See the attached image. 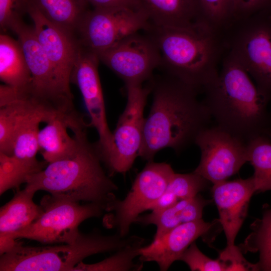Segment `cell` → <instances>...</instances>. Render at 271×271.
<instances>
[{
    "label": "cell",
    "mask_w": 271,
    "mask_h": 271,
    "mask_svg": "<svg viewBox=\"0 0 271 271\" xmlns=\"http://www.w3.org/2000/svg\"><path fill=\"white\" fill-rule=\"evenodd\" d=\"M144 242V239L139 237L102 261L93 264L79 262L73 271L139 270L143 267V262L135 263L134 260L140 256V249Z\"/></svg>",
    "instance_id": "cell-26"
},
{
    "label": "cell",
    "mask_w": 271,
    "mask_h": 271,
    "mask_svg": "<svg viewBox=\"0 0 271 271\" xmlns=\"http://www.w3.org/2000/svg\"><path fill=\"white\" fill-rule=\"evenodd\" d=\"M251 232L241 245L243 251L259 253L258 270L271 271V209L251 225Z\"/></svg>",
    "instance_id": "cell-24"
},
{
    "label": "cell",
    "mask_w": 271,
    "mask_h": 271,
    "mask_svg": "<svg viewBox=\"0 0 271 271\" xmlns=\"http://www.w3.org/2000/svg\"><path fill=\"white\" fill-rule=\"evenodd\" d=\"M29 6V0H0V28L3 33L11 31L16 23L23 20Z\"/></svg>",
    "instance_id": "cell-32"
},
{
    "label": "cell",
    "mask_w": 271,
    "mask_h": 271,
    "mask_svg": "<svg viewBox=\"0 0 271 271\" xmlns=\"http://www.w3.org/2000/svg\"><path fill=\"white\" fill-rule=\"evenodd\" d=\"M226 51L238 61L271 103V13L233 22L224 32Z\"/></svg>",
    "instance_id": "cell-6"
},
{
    "label": "cell",
    "mask_w": 271,
    "mask_h": 271,
    "mask_svg": "<svg viewBox=\"0 0 271 271\" xmlns=\"http://www.w3.org/2000/svg\"><path fill=\"white\" fill-rule=\"evenodd\" d=\"M96 54L125 85L143 84L161 63L158 46L148 33H134Z\"/></svg>",
    "instance_id": "cell-14"
},
{
    "label": "cell",
    "mask_w": 271,
    "mask_h": 271,
    "mask_svg": "<svg viewBox=\"0 0 271 271\" xmlns=\"http://www.w3.org/2000/svg\"><path fill=\"white\" fill-rule=\"evenodd\" d=\"M28 14L33 22L37 39L61 84L72 93L71 76L78 48L77 39L52 23L34 7L29 6Z\"/></svg>",
    "instance_id": "cell-16"
},
{
    "label": "cell",
    "mask_w": 271,
    "mask_h": 271,
    "mask_svg": "<svg viewBox=\"0 0 271 271\" xmlns=\"http://www.w3.org/2000/svg\"><path fill=\"white\" fill-rule=\"evenodd\" d=\"M36 192L25 188L20 190L0 209V254L8 251L17 243L11 240L15 233L33 223L42 213L41 205L33 201Z\"/></svg>",
    "instance_id": "cell-19"
},
{
    "label": "cell",
    "mask_w": 271,
    "mask_h": 271,
    "mask_svg": "<svg viewBox=\"0 0 271 271\" xmlns=\"http://www.w3.org/2000/svg\"><path fill=\"white\" fill-rule=\"evenodd\" d=\"M194 2L196 20L206 23L222 32H224L230 25L231 0H194Z\"/></svg>",
    "instance_id": "cell-28"
},
{
    "label": "cell",
    "mask_w": 271,
    "mask_h": 271,
    "mask_svg": "<svg viewBox=\"0 0 271 271\" xmlns=\"http://www.w3.org/2000/svg\"><path fill=\"white\" fill-rule=\"evenodd\" d=\"M190 199L179 200L174 205L164 210L152 211L150 214L139 216L135 222L143 225H155L157 231L153 241L159 240L170 230L182 224V210Z\"/></svg>",
    "instance_id": "cell-29"
},
{
    "label": "cell",
    "mask_w": 271,
    "mask_h": 271,
    "mask_svg": "<svg viewBox=\"0 0 271 271\" xmlns=\"http://www.w3.org/2000/svg\"><path fill=\"white\" fill-rule=\"evenodd\" d=\"M146 31L158 46L160 66L168 75L199 92L218 78V65L226 51L224 32L198 20L181 27L150 24Z\"/></svg>",
    "instance_id": "cell-4"
},
{
    "label": "cell",
    "mask_w": 271,
    "mask_h": 271,
    "mask_svg": "<svg viewBox=\"0 0 271 271\" xmlns=\"http://www.w3.org/2000/svg\"><path fill=\"white\" fill-rule=\"evenodd\" d=\"M210 202L198 194L190 199L182 210V223L195 221L202 219L204 208Z\"/></svg>",
    "instance_id": "cell-35"
},
{
    "label": "cell",
    "mask_w": 271,
    "mask_h": 271,
    "mask_svg": "<svg viewBox=\"0 0 271 271\" xmlns=\"http://www.w3.org/2000/svg\"><path fill=\"white\" fill-rule=\"evenodd\" d=\"M209 181L194 171L188 174L175 173L167 189L179 200L192 198L207 186Z\"/></svg>",
    "instance_id": "cell-30"
},
{
    "label": "cell",
    "mask_w": 271,
    "mask_h": 271,
    "mask_svg": "<svg viewBox=\"0 0 271 271\" xmlns=\"http://www.w3.org/2000/svg\"><path fill=\"white\" fill-rule=\"evenodd\" d=\"M256 192L252 177L214 184L212 193L227 246L235 245L236 235L246 217L249 203Z\"/></svg>",
    "instance_id": "cell-17"
},
{
    "label": "cell",
    "mask_w": 271,
    "mask_h": 271,
    "mask_svg": "<svg viewBox=\"0 0 271 271\" xmlns=\"http://www.w3.org/2000/svg\"><path fill=\"white\" fill-rule=\"evenodd\" d=\"M214 225V222H207L202 219L182 223L159 240L142 246L140 260L156 262L160 270H167L196 239L207 234Z\"/></svg>",
    "instance_id": "cell-18"
},
{
    "label": "cell",
    "mask_w": 271,
    "mask_h": 271,
    "mask_svg": "<svg viewBox=\"0 0 271 271\" xmlns=\"http://www.w3.org/2000/svg\"><path fill=\"white\" fill-rule=\"evenodd\" d=\"M175 173L168 164L148 162L137 176L126 196L122 200L115 199L110 203L107 211H114L112 222L121 237L126 236L140 214L148 210L166 191Z\"/></svg>",
    "instance_id": "cell-15"
},
{
    "label": "cell",
    "mask_w": 271,
    "mask_h": 271,
    "mask_svg": "<svg viewBox=\"0 0 271 271\" xmlns=\"http://www.w3.org/2000/svg\"><path fill=\"white\" fill-rule=\"evenodd\" d=\"M127 101L112 136L115 145L113 156L106 166L110 174H124L133 165L141 149L145 119L144 109L151 92L150 83L125 85Z\"/></svg>",
    "instance_id": "cell-13"
},
{
    "label": "cell",
    "mask_w": 271,
    "mask_h": 271,
    "mask_svg": "<svg viewBox=\"0 0 271 271\" xmlns=\"http://www.w3.org/2000/svg\"><path fill=\"white\" fill-rule=\"evenodd\" d=\"M194 144L201 158L194 172L213 185L226 181L248 162L247 142L217 125L201 131Z\"/></svg>",
    "instance_id": "cell-11"
},
{
    "label": "cell",
    "mask_w": 271,
    "mask_h": 271,
    "mask_svg": "<svg viewBox=\"0 0 271 271\" xmlns=\"http://www.w3.org/2000/svg\"><path fill=\"white\" fill-rule=\"evenodd\" d=\"M218 258L225 265L226 271L258 270L256 264L247 261L243 257L240 248L235 245L227 246Z\"/></svg>",
    "instance_id": "cell-34"
},
{
    "label": "cell",
    "mask_w": 271,
    "mask_h": 271,
    "mask_svg": "<svg viewBox=\"0 0 271 271\" xmlns=\"http://www.w3.org/2000/svg\"><path fill=\"white\" fill-rule=\"evenodd\" d=\"M68 125L77 138L76 150L28 177L25 187L36 192L45 191L57 198L99 204L107 210L116 199L113 193L117 187L102 167L97 144L88 139L89 123L78 113L71 118Z\"/></svg>",
    "instance_id": "cell-2"
},
{
    "label": "cell",
    "mask_w": 271,
    "mask_h": 271,
    "mask_svg": "<svg viewBox=\"0 0 271 271\" xmlns=\"http://www.w3.org/2000/svg\"><path fill=\"white\" fill-rule=\"evenodd\" d=\"M248 162L254 169L256 192L271 190V140L258 137L247 142Z\"/></svg>",
    "instance_id": "cell-25"
},
{
    "label": "cell",
    "mask_w": 271,
    "mask_h": 271,
    "mask_svg": "<svg viewBox=\"0 0 271 271\" xmlns=\"http://www.w3.org/2000/svg\"><path fill=\"white\" fill-rule=\"evenodd\" d=\"M178 200H179L173 193L166 191L149 206L148 210L153 212L161 211L174 205Z\"/></svg>",
    "instance_id": "cell-37"
},
{
    "label": "cell",
    "mask_w": 271,
    "mask_h": 271,
    "mask_svg": "<svg viewBox=\"0 0 271 271\" xmlns=\"http://www.w3.org/2000/svg\"><path fill=\"white\" fill-rule=\"evenodd\" d=\"M29 104L25 97H18L0 106V153L11 156L19 123Z\"/></svg>",
    "instance_id": "cell-27"
},
{
    "label": "cell",
    "mask_w": 271,
    "mask_h": 271,
    "mask_svg": "<svg viewBox=\"0 0 271 271\" xmlns=\"http://www.w3.org/2000/svg\"><path fill=\"white\" fill-rule=\"evenodd\" d=\"M203 92L217 125L246 142L258 137L271 140V103L231 53L226 51L218 78Z\"/></svg>",
    "instance_id": "cell-3"
},
{
    "label": "cell",
    "mask_w": 271,
    "mask_h": 271,
    "mask_svg": "<svg viewBox=\"0 0 271 271\" xmlns=\"http://www.w3.org/2000/svg\"><path fill=\"white\" fill-rule=\"evenodd\" d=\"M95 9H109L125 7L131 9H141L139 0H86Z\"/></svg>",
    "instance_id": "cell-36"
},
{
    "label": "cell",
    "mask_w": 271,
    "mask_h": 271,
    "mask_svg": "<svg viewBox=\"0 0 271 271\" xmlns=\"http://www.w3.org/2000/svg\"><path fill=\"white\" fill-rule=\"evenodd\" d=\"M71 113L57 114L39 130V152L48 164L65 158L77 149V137L74 134L70 137L67 131L68 117Z\"/></svg>",
    "instance_id": "cell-20"
},
{
    "label": "cell",
    "mask_w": 271,
    "mask_h": 271,
    "mask_svg": "<svg viewBox=\"0 0 271 271\" xmlns=\"http://www.w3.org/2000/svg\"><path fill=\"white\" fill-rule=\"evenodd\" d=\"M139 237L103 235L80 233L77 238L62 245L30 246L18 242L1 255V271H73L86 257L93 254L116 251Z\"/></svg>",
    "instance_id": "cell-5"
},
{
    "label": "cell",
    "mask_w": 271,
    "mask_h": 271,
    "mask_svg": "<svg viewBox=\"0 0 271 271\" xmlns=\"http://www.w3.org/2000/svg\"><path fill=\"white\" fill-rule=\"evenodd\" d=\"M179 260L186 263L192 271H226L225 265L219 258L213 259L205 255L195 241L183 252Z\"/></svg>",
    "instance_id": "cell-31"
},
{
    "label": "cell",
    "mask_w": 271,
    "mask_h": 271,
    "mask_svg": "<svg viewBox=\"0 0 271 271\" xmlns=\"http://www.w3.org/2000/svg\"><path fill=\"white\" fill-rule=\"evenodd\" d=\"M153 102L145 119L138 156L148 162L162 149L179 153L194 144L198 134L208 126L211 116L200 93L170 76L150 83Z\"/></svg>",
    "instance_id": "cell-1"
},
{
    "label": "cell",
    "mask_w": 271,
    "mask_h": 271,
    "mask_svg": "<svg viewBox=\"0 0 271 271\" xmlns=\"http://www.w3.org/2000/svg\"><path fill=\"white\" fill-rule=\"evenodd\" d=\"M150 23L142 9L118 7L88 11L77 33L79 43L97 53L140 30H147Z\"/></svg>",
    "instance_id": "cell-10"
},
{
    "label": "cell",
    "mask_w": 271,
    "mask_h": 271,
    "mask_svg": "<svg viewBox=\"0 0 271 271\" xmlns=\"http://www.w3.org/2000/svg\"><path fill=\"white\" fill-rule=\"evenodd\" d=\"M57 113L31 101L23 115L14 139L11 156L0 153V194L26 183L29 176L38 173L47 165L36 158L39 152V125L47 122Z\"/></svg>",
    "instance_id": "cell-7"
},
{
    "label": "cell",
    "mask_w": 271,
    "mask_h": 271,
    "mask_svg": "<svg viewBox=\"0 0 271 271\" xmlns=\"http://www.w3.org/2000/svg\"><path fill=\"white\" fill-rule=\"evenodd\" d=\"M41 215L31 224L15 233L11 240L19 238L34 240L43 244L69 243L75 239L80 232L79 225L89 218L99 217L105 210L101 204L79 202L57 198L44 197L40 204Z\"/></svg>",
    "instance_id": "cell-8"
},
{
    "label": "cell",
    "mask_w": 271,
    "mask_h": 271,
    "mask_svg": "<svg viewBox=\"0 0 271 271\" xmlns=\"http://www.w3.org/2000/svg\"><path fill=\"white\" fill-rule=\"evenodd\" d=\"M260 13H271V0H231V23Z\"/></svg>",
    "instance_id": "cell-33"
},
{
    "label": "cell",
    "mask_w": 271,
    "mask_h": 271,
    "mask_svg": "<svg viewBox=\"0 0 271 271\" xmlns=\"http://www.w3.org/2000/svg\"><path fill=\"white\" fill-rule=\"evenodd\" d=\"M99 61L96 53L79 43L71 83L76 85L81 93L90 117V126L95 128L98 134L97 145L102 161L106 164L112 157L115 145L107 121L98 73Z\"/></svg>",
    "instance_id": "cell-12"
},
{
    "label": "cell",
    "mask_w": 271,
    "mask_h": 271,
    "mask_svg": "<svg viewBox=\"0 0 271 271\" xmlns=\"http://www.w3.org/2000/svg\"><path fill=\"white\" fill-rule=\"evenodd\" d=\"M48 20L75 37L88 10L86 0H29Z\"/></svg>",
    "instance_id": "cell-23"
},
{
    "label": "cell",
    "mask_w": 271,
    "mask_h": 271,
    "mask_svg": "<svg viewBox=\"0 0 271 271\" xmlns=\"http://www.w3.org/2000/svg\"><path fill=\"white\" fill-rule=\"evenodd\" d=\"M150 23L164 27H181L196 20L194 0H139Z\"/></svg>",
    "instance_id": "cell-22"
},
{
    "label": "cell",
    "mask_w": 271,
    "mask_h": 271,
    "mask_svg": "<svg viewBox=\"0 0 271 271\" xmlns=\"http://www.w3.org/2000/svg\"><path fill=\"white\" fill-rule=\"evenodd\" d=\"M0 79L23 91L29 90L32 81L20 43L4 33L0 35Z\"/></svg>",
    "instance_id": "cell-21"
},
{
    "label": "cell",
    "mask_w": 271,
    "mask_h": 271,
    "mask_svg": "<svg viewBox=\"0 0 271 271\" xmlns=\"http://www.w3.org/2000/svg\"><path fill=\"white\" fill-rule=\"evenodd\" d=\"M11 31L18 37L32 75L28 96L56 112L69 113L74 111L73 95L61 84L37 39L33 27L22 20L16 23Z\"/></svg>",
    "instance_id": "cell-9"
}]
</instances>
